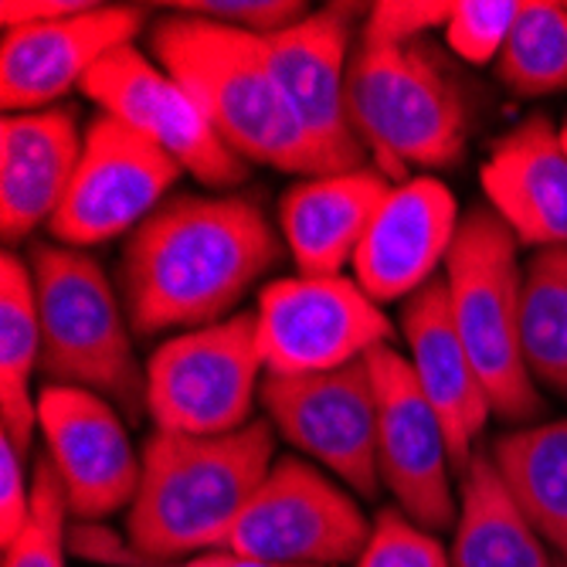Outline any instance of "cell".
<instances>
[{"label":"cell","instance_id":"7a4b0ae2","mask_svg":"<svg viewBox=\"0 0 567 567\" xmlns=\"http://www.w3.org/2000/svg\"><path fill=\"white\" fill-rule=\"evenodd\" d=\"M276 429L255 419L228 435L153 432L130 503L126 537L153 560L221 550L231 524L272 470Z\"/></svg>","mask_w":567,"mask_h":567},{"label":"cell","instance_id":"484cf974","mask_svg":"<svg viewBox=\"0 0 567 567\" xmlns=\"http://www.w3.org/2000/svg\"><path fill=\"white\" fill-rule=\"evenodd\" d=\"M496 75L520 95L567 89V4L527 0L496 59Z\"/></svg>","mask_w":567,"mask_h":567},{"label":"cell","instance_id":"277c9868","mask_svg":"<svg viewBox=\"0 0 567 567\" xmlns=\"http://www.w3.org/2000/svg\"><path fill=\"white\" fill-rule=\"evenodd\" d=\"M347 113L374 171L391 184H404L408 171L458 164L473 130L470 89L432 41L401 48L357 41Z\"/></svg>","mask_w":567,"mask_h":567},{"label":"cell","instance_id":"52a82bcc","mask_svg":"<svg viewBox=\"0 0 567 567\" xmlns=\"http://www.w3.org/2000/svg\"><path fill=\"white\" fill-rule=\"evenodd\" d=\"M255 313L164 340L146 360V415L161 432L228 435L245 429L262 391Z\"/></svg>","mask_w":567,"mask_h":567},{"label":"cell","instance_id":"d590c367","mask_svg":"<svg viewBox=\"0 0 567 567\" xmlns=\"http://www.w3.org/2000/svg\"><path fill=\"white\" fill-rule=\"evenodd\" d=\"M560 146H564V153H567V123L560 126Z\"/></svg>","mask_w":567,"mask_h":567},{"label":"cell","instance_id":"d6a6232c","mask_svg":"<svg viewBox=\"0 0 567 567\" xmlns=\"http://www.w3.org/2000/svg\"><path fill=\"white\" fill-rule=\"evenodd\" d=\"M69 547L79 554V557H89V560H99V564H110V567H161V560L146 557L130 537H116L113 530L99 527L92 520L85 524H75L69 527Z\"/></svg>","mask_w":567,"mask_h":567},{"label":"cell","instance_id":"d6986e66","mask_svg":"<svg viewBox=\"0 0 567 567\" xmlns=\"http://www.w3.org/2000/svg\"><path fill=\"white\" fill-rule=\"evenodd\" d=\"M480 187L520 245L534 251L567 245V153L547 116H527L493 143Z\"/></svg>","mask_w":567,"mask_h":567},{"label":"cell","instance_id":"9c48e42d","mask_svg":"<svg viewBox=\"0 0 567 567\" xmlns=\"http://www.w3.org/2000/svg\"><path fill=\"white\" fill-rule=\"evenodd\" d=\"M371 524L333 480L306 458H276L221 550L289 567H330L357 560Z\"/></svg>","mask_w":567,"mask_h":567},{"label":"cell","instance_id":"f1b7e54d","mask_svg":"<svg viewBox=\"0 0 567 567\" xmlns=\"http://www.w3.org/2000/svg\"><path fill=\"white\" fill-rule=\"evenodd\" d=\"M353 567H452V557L432 530L404 517L398 506H388L371 524V537Z\"/></svg>","mask_w":567,"mask_h":567},{"label":"cell","instance_id":"44dd1931","mask_svg":"<svg viewBox=\"0 0 567 567\" xmlns=\"http://www.w3.org/2000/svg\"><path fill=\"white\" fill-rule=\"evenodd\" d=\"M391 187L374 167L292 184L279 204V228L296 269L302 276H340L353 266V255Z\"/></svg>","mask_w":567,"mask_h":567},{"label":"cell","instance_id":"e0dca14e","mask_svg":"<svg viewBox=\"0 0 567 567\" xmlns=\"http://www.w3.org/2000/svg\"><path fill=\"white\" fill-rule=\"evenodd\" d=\"M458 204L439 177L394 184L353 255V279L378 306L404 302L445 269Z\"/></svg>","mask_w":567,"mask_h":567},{"label":"cell","instance_id":"8fae6325","mask_svg":"<svg viewBox=\"0 0 567 567\" xmlns=\"http://www.w3.org/2000/svg\"><path fill=\"white\" fill-rule=\"evenodd\" d=\"M181 174V164L157 143L113 116H95L85 130L72 187L48 225L51 238L89 248L136 231Z\"/></svg>","mask_w":567,"mask_h":567},{"label":"cell","instance_id":"5b68a950","mask_svg":"<svg viewBox=\"0 0 567 567\" xmlns=\"http://www.w3.org/2000/svg\"><path fill=\"white\" fill-rule=\"evenodd\" d=\"M34 276L44 384L85 388L113 401L123 419L146 415V368L136 364L120 289L85 248L34 241Z\"/></svg>","mask_w":567,"mask_h":567},{"label":"cell","instance_id":"6da1fadb","mask_svg":"<svg viewBox=\"0 0 567 567\" xmlns=\"http://www.w3.org/2000/svg\"><path fill=\"white\" fill-rule=\"evenodd\" d=\"M279 259L282 241L251 197L181 194L130 235L116 289L133 333L197 330L235 317Z\"/></svg>","mask_w":567,"mask_h":567},{"label":"cell","instance_id":"ffe728a7","mask_svg":"<svg viewBox=\"0 0 567 567\" xmlns=\"http://www.w3.org/2000/svg\"><path fill=\"white\" fill-rule=\"evenodd\" d=\"M82 143L75 113L51 106L4 113L0 120V228L18 245L34 228L51 225L72 187Z\"/></svg>","mask_w":567,"mask_h":567},{"label":"cell","instance_id":"83f0119b","mask_svg":"<svg viewBox=\"0 0 567 567\" xmlns=\"http://www.w3.org/2000/svg\"><path fill=\"white\" fill-rule=\"evenodd\" d=\"M520 8L524 0H455L452 18L442 28L449 51L470 65H496Z\"/></svg>","mask_w":567,"mask_h":567},{"label":"cell","instance_id":"d4e9b609","mask_svg":"<svg viewBox=\"0 0 567 567\" xmlns=\"http://www.w3.org/2000/svg\"><path fill=\"white\" fill-rule=\"evenodd\" d=\"M520 347L534 384L567 394V245L540 248L524 266Z\"/></svg>","mask_w":567,"mask_h":567},{"label":"cell","instance_id":"3957f363","mask_svg":"<svg viewBox=\"0 0 567 567\" xmlns=\"http://www.w3.org/2000/svg\"><path fill=\"white\" fill-rule=\"evenodd\" d=\"M150 51L200 102L218 136L245 164L302 177L340 174L289 106L255 34L167 14L150 31Z\"/></svg>","mask_w":567,"mask_h":567},{"label":"cell","instance_id":"1f68e13d","mask_svg":"<svg viewBox=\"0 0 567 567\" xmlns=\"http://www.w3.org/2000/svg\"><path fill=\"white\" fill-rule=\"evenodd\" d=\"M34 489L28 486V470L21 449L0 435V547H8L31 520Z\"/></svg>","mask_w":567,"mask_h":567},{"label":"cell","instance_id":"ba28073f","mask_svg":"<svg viewBox=\"0 0 567 567\" xmlns=\"http://www.w3.org/2000/svg\"><path fill=\"white\" fill-rule=\"evenodd\" d=\"M251 313L266 374L282 378L340 371L391 343L394 333L384 309L347 276L276 279Z\"/></svg>","mask_w":567,"mask_h":567},{"label":"cell","instance_id":"ac0fdd59","mask_svg":"<svg viewBox=\"0 0 567 567\" xmlns=\"http://www.w3.org/2000/svg\"><path fill=\"white\" fill-rule=\"evenodd\" d=\"M401 333L408 343V364L445 429L452 470L462 476L476 455V435L489 422L493 408L473 357L455 330L445 276H435L401 302Z\"/></svg>","mask_w":567,"mask_h":567},{"label":"cell","instance_id":"4dcf8cb0","mask_svg":"<svg viewBox=\"0 0 567 567\" xmlns=\"http://www.w3.org/2000/svg\"><path fill=\"white\" fill-rule=\"evenodd\" d=\"M455 4L445 0H381L368 8L364 28H360V44L374 48H401L425 41L432 28H445Z\"/></svg>","mask_w":567,"mask_h":567},{"label":"cell","instance_id":"f546056e","mask_svg":"<svg viewBox=\"0 0 567 567\" xmlns=\"http://www.w3.org/2000/svg\"><path fill=\"white\" fill-rule=\"evenodd\" d=\"M167 8L187 18H200L212 24H225L231 31L255 34V38L276 34L309 14V8L296 4V0H177V4H167Z\"/></svg>","mask_w":567,"mask_h":567},{"label":"cell","instance_id":"603a6c76","mask_svg":"<svg viewBox=\"0 0 567 567\" xmlns=\"http://www.w3.org/2000/svg\"><path fill=\"white\" fill-rule=\"evenodd\" d=\"M41 364V323L28 259L4 251L0 259V432L28 455L38 429L31 378Z\"/></svg>","mask_w":567,"mask_h":567},{"label":"cell","instance_id":"7402d4cb","mask_svg":"<svg viewBox=\"0 0 567 567\" xmlns=\"http://www.w3.org/2000/svg\"><path fill=\"white\" fill-rule=\"evenodd\" d=\"M452 567H550L540 534L503 486L493 455H473L462 473Z\"/></svg>","mask_w":567,"mask_h":567},{"label":"cell","instance_id":"8992f818","mask_svg":"<svg viewBox=\"0 0 567 567\" xmlns=\"http://www.w3.org/2000/svg\"><path fill=\"white\" fill-rule=\"evenodd\" d=\"M517 248V235L489 204H476L462 215L442 269L455 330L473 357L493 415L503 422H527L544 408L520 347L524 269Z\"/></svg>","mask_w":567,"mask_h":567},{"label":"cell","instance_id":"836d02e7","mask_svg":"<svg viewBox=\"0 0 567 567\" xmlns=\"http://www.w3.org/2000/svg\"><path fill=\"white\" fill-rule=\"evenodd\" d=\"M89 8H92V0H4V4H0V18H4V31H8L21 24L59 21Z\"/></svg>","mask_w":567,"mask_h":567},{"label":"cell","instance_id":"4fadbf2b","mask_svg":"<svg viewBox=\"0 0 567 567\" xmlns=\"http://www.w3.org/2000/svg\"><path fill=\"white\" fill-rule=\"evenodd\" d=\"M378 391V473L398 509L425 530H445L458 517L452 496V455L435 408L422 394L408 357L391 343L368 353Z\"/></svg>","mask_w":567,"mask_h":567},{"label":"cell","instance_id":"2e32d148","mask_svg":"<svg viewBox=\"0 0 567 567\" xmlns=\"http://www.w3.org/2000/svg\"><path fill=\"white\" fill-rule=\"evenodd\" d=\"M143 28L140 8L92 4L89 11L8 28L0 41V99L4 113L51 110L55 102L82 89L85 75L113 51L133 44Z\"/></svg>","mask_w":567,"mask_h":567},{"label":"cell","instance_id":"cb8c5ba5","mask_svg":"<svg viewBox=\"0 0 567 567\" xmlns=\"http://www.w3.org/2000/svg\"><path fill=\"white\" fill-rule=\"evenodd\" d=\"M493 466L567 567V419L503 435L493 445Z\"/></svg>","mask_w":567,"mask_h":567},{"label":"cell","instance_id":"4316f807","mask_svg":"<svg viewBox=\"0 0 567 567\" xmlns=\"http://www.w3.org/2000/svg\"><path fill=\"white\" fill-rule=\"evenodd\" d=\"M31 489H34L31 520L4 547V567H65L69 499H65V486L48 455H41L34 462Z\"/></svg>","mask_w":567,"mask_h":567},{"label":"cell","instance_id":"e575fe53","mask_svg":"<svg viewBox=\"0 0 567 567\" xmlns=\"http://www.w3.org/2000/svg\"><path fill=\"white\" fill-rule=\"evenodd\" d=\"M184 567H289V564H272V560H259V557L231 554V550H208V554L190 557Z\"/></svg>","mask_w":567,"mask_h":567},{"label":"cell","instance_id":"8d00e7d4","mask_svg":"<svg viewBox=\"0 0 567 567\" xmlns=\"http://www.w3.org/2000/svg\"><path fill=\"white\" fill-rule=\"evenodd\" d=\"M560 567H564V564H560Z\"/></svg>","mask_w":567,"mask_h":567},{"label":"cell","instance_id":"9a60e30c","mask_svg":"<svg viewBox=\"0 0 567 567\" xmlns=\"http://www.w3.org/2000/svg\"><path fill=\"white\" fill-rule=\"evenodd\" d=\"M38 429L65 486L72 517L99 520L136 499L143 455H136L123 411L113 401L85 388L44 384L38 394Z\"/></svg>","mask_w":567,"mask_h":567},{"label":"cell","instance_id":"30bf717a","mask_svg":"<svg viewBox=\"0 0 567 567\" xmlns=\"http://www.w3.org/2000/svg\"><path fill=\"white\" fill-rule=\"evenodd\" d=\"M259 398L272 429L292 449L337 473L360 496L381 493L378 391L368 357L327 374H266Z\"/></svg>","mask_w":567,"mask_h":567},{"label":"cell","instance_id":"7c38bea8","mask_svg":"<svg viewBox=\"0 0 567 567\" xmlns=\"http://www.w3.org/2000/svg\"><path fill=\"white\" fill-rule=\"evenodd\" d=\"M82 92L113 116L157 143L190 177L208 187H235L248 177V164L218 136L200 102L140 48L126 44L102 59L82 82Z\"/></svg>","mask_w":567,"mask_h":567},{"label":"cell","instance_id":"5bb4252c","mask_svg":"<svg viewBox=\"0 0 567 567\" xmlns=\"http://www.w3.org/2000/svg\"><path fill=\"white\" fill-rule=\"evenodd\" d=\"M357 21V8L333 4L323 11H309L276 34L255 38L272 79L302 120L306 133L320 143L340 174L364 171V164L371 161L347 113V79L353 62L350 48L353 38H360Z\"/></svg>","mask_w":567,"mask_h":567}]
</instances>
